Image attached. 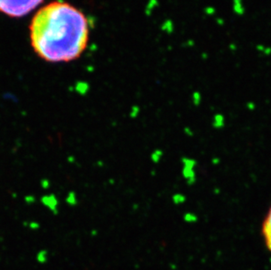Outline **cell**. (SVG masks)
Here are the masks:
<instances>
[{"instance_id":"obj_9","label":"cell","mask_w":271,"mask_h":270,"mask_svg":"<svg viewBox=\"0 0 271 270\" xmlns=\"http://www.w3.org/2000/svg\"><path fill=\"white\" fill-rule=\"evenodd\" d=\"M183 45L185 46V47H194L195 46V41L193 40H188L187 41H185L184 43H183Z\"/></svg>"},{"instance_id":"obj_4","label":"cell","mask_w":271,"mask_h":270,"mask_svg":"<svg viewBox=\"0 0 271 270\" xmlns=\"http://www.w3.org/2000/svg\"><path fill=\"white\" fill-rule=\"evenodd\" d=\"M242 2L243 0H233V10L238 16H243L245 14V6Z\"/></svg>"},{"instance_id":"obj_7","label":"cell","mask_w":271,"mask_h":270,"mask_svg":"<svg viewBox=\"0 0 271 270\" xmlns=\"http://www.w3.org/2000/svg\"><path fill=\"white\" fill-rule=\"evenodd\" d=\"M256 49H257L258 52H260L264 55L268 56V55H271V47H269V46H264V45L259 44V45L256 46Z\"/></svg>"},{"instance_id":"obj_10","label":"cell","mask_w":271,"mask_h":270,"mask_svg":"<svg viewBox=\"0 0 271 270\" xmlns=\"http://www.w3.org/2000/svg\"><path fill=\"white\" fill-rule=\"evenodd\" d=\"M216 22H217V24H218L219 25H223L224 23H225L224 19H221V18H217V19H216Z\"/></svg>"},{"instance_id":"obj_2","label":"cell","mask_w":271,"mask_h":270,"mask_svg":"<svg viewBox=\"0 0 271 270\" xmlns=\"http://www.w3.org/2000/svg\"><path fill=\"white\" fill-rule=\"evenodd\" d=\"M43 0H0V12L20 18L34 10Z\"/></svg>"},{"instance_id":"obj_5","label":"cell","mask_w":271,"mask_h":270,"mask_svg":"<svg viewBox=\"0 0 271 270\" xmlns=\"http://www.w3.org/2000/svg\"><path fill=\"white\" fill-rule=\"evenodd\" d=\"M161 30L162 32L168 34H173L174 31H175V25H174V22H173L171 19H170L164 20L163 23L161 24Z\"/></svg>"},{"instance_id":"obj_11","label":"cell","mask_w":271,"mask_h":270,"mask_svg":"<svg viewBox=\"0 0 271 270\" xmlns=\"http://www.w3.org/2000/svg\"><path fill=\"white\" fill-rule=\"evenodd\" d=\"M229 48H230L231 50H233V51H235V50L237 49V46H236L235 44H231V45L229 46Z\"/></svg>"},{"instance_id":"obj_8","label":"cell","mask_w":271,"mask_h":270,"mask_svg":"<svg viewBox=\"0 0 271 270\" xmlns=\"http://www.w3.org/2000/svg\"><path fill=\"white\" fill-rule=\"evenodd\" d=\"M204 13L207 15V16H213L216 13V9L212 6H207L205 9H204Z\"/></svg>"},{"instance_id":"obj_3","label":"cell","mask_w":271,"mask_h":270,"mask_svg":"<svg viewBox=\"0 0 271 270\" xmlns=\"http://www.w3.org/2000/svg\"><path fill=\"white\" fill-rule=\"evenodd\" d=\"M260 233L265 247L271 253V205L261 224Z\"/></svg>"},{"instance_id":"obj_12","label":"cell","mask_w":271,"mask_h":270,"mask_svg":"<svg viewBox=\"0 0 271 270\" xmlns=\"http://www.w3.org/2000/svg\"><path fill=\"white\" fill-rule=\"evenodd\" d=\"M208 56H209V55H208V54H207V53H203V54L201 55V57H202V59H204V60H205V59H208Z\"/></svg>"},{"instance_id":"obj_1","label":"cell","mask_w":271,"mask_h":270,"mask_svg":"<svg viewBox=\"0 0 271 270\" xmlns=\"http://www.w3.org/2000/svg\"><path fill=\"white\" fill-rule=\"evenodd\" d=\"M89 22L78 9L55 1L34 15L30 39L39 57L50 62L70 61L85 50L89 40Z\"/></svg>"},{"instance_id":"obj_6","label":"cell","mask_w":271,"mask_h":270,"mask_svg":"<svg viewBox=\"0 0 271 270\" xmlns=\"http://www.w3.org/2000/svg\"><path fill=\"white\" fill-rule=\"evenodd\" d=\"M160 3L159 0H148L145 7V14L147 17H150L152 15L153 12L156 7H158Z\"/></svg>"}]
</instances>
